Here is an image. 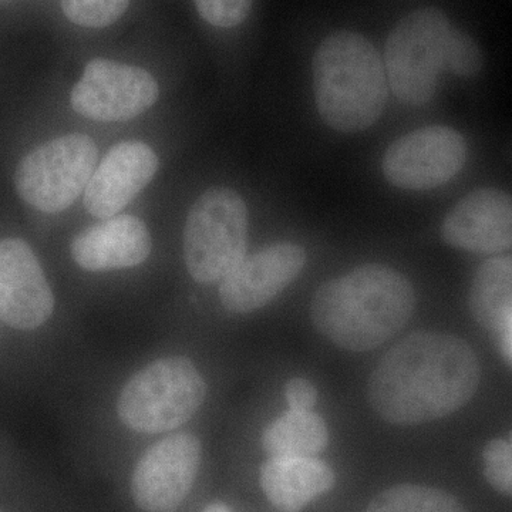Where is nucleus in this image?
<instances>
[{
	"label": "nucleus",
	"instance_id": "obj_21",
	"mask_svg": "<svg viewBox=\"0 0 512 512\" xmlns=\"http://www.w3.org/2000/svg\"><path fill=\"white\" fill-rule=\"evenodd\" d=\"M484 57L476 40L466 32L456 28L451 29L446 49L447 70L457 76H476L483 69Z\"/></svg>",
	"mask_w": 512,
	"mask_h": 512
},
{
	"label": "nucleus",
	"instance_id": "obj_15",
	"mask_svg": "<svg viewBox=\"0 0 512 512\" xmlns=\"http://www.w3.org/2000/svg\"><path fill=\"white\" fill-rule=\"evenodd\" d=\"M151 248L150 231L140 218L114 215L80 232L70 251L80 268L100 272L141 265Z\"/></svg>",
	"mask_w": 512,
	"mask_h": 512
},
{
	"label": "nucleus",
	"instance_id": "obj_2",
	"mask_svg": "<svg viewBox=\"0 0 512 512\" xmlns=\"http://www.w3.org/2000/svg\"><path fill=\"white\" fill-rule=\"evenodd\" d=\"M416 292L390 266L366 264L320 285L312 299L313 325L350 352L379 348L412 318Z\"/></svg>",
	"mask_w": 512,
	"mask_h": 512
},
{
	"label": "nucleus",
	"instance_id": "obj_24",
	"mask_svg": "<svg viewBox=\"0 0 512 512\" xmlns=\"http://www.w3.org/2000/svg\"><path fill=\"white\" fill-rule=\"evenodd\" d=\"M286 402L289 404V409L309 410L315 409L316 402H318V390L311 380L305 377H293L285 386Z\"/></svg>",
	"mask_w": 512,
	"mask_h": 512
},
{
	"label": "nucleus",
	"instance_id": "obj_23",
	"mask_svg": "<svg viewBox=\"0 0 512 512\" xmlns=\"http://www.w3.org/2000/svg\"><path fill=\"white\" fill-rule=\"evenodd\" d=\"M194 3L201 18L215 28L241 25L252 9V0H194Z\"/></svg>",
	"mask_w": 512,
	"mask_h": 512
},
{
	"label": "nucleus",
	"instance_id": "obj_12",
	"mask_svg": "<svg viewBox=\"0 0 512 512\" xmlns=\"http://www.w3.org/2000/svg\"><path fill=\"white\" fill-rule=\"evenodd\" d=\"M55 296L33 249L18 238L0 239V319L10 328H40Z\"/></svg>",
	"mask_w": 512,
	"mask_h": 512
},
{
	"label": "nucleus",
	"instance_id": "obj_9",
	"mask_svg": "<svg viewBox=\"0 0 512 512\" xmlns=\"http://www.w3.org/2000/svg\"><path fill=\"white\" fill-rule=\"evenodd\" d=\"M467 158V144L456 130L420 128L394 141L384 154V177L403 190L426 191L453 180Z\"/></svg>",
	"mask_w": 512,
	"mask_h": 512
},
{
	"label": "nucleus",
	"instance_id": "obj_17",
	"mask_svg": "<svg viewBox=\"0 0 512 512\" xmlns=\"http://www.w3.org/2000/svg\"><path fill=\"white\" fill-rule=\"evenodd\" d=\"M470 311L490 333L505 362L512 360V261L510 256L488 259L478 268L470 289Z\"/></svg>",
	"mask_w": 512,
	"mask_h": 512
},
{
	"label": "nucleus",
	"instance_id": "obj_4",
	"mask_svg": "<svg viewBox=\"0 0 512 512\" xmlns=\"http://www.w3.org/2000/svg\"><path fill=\"white\" fill-rule=\"evenodd\" d=\"M205 397L207 383L197 366L184 356L165 357L128 380L117 413L128 429L164 433L192 419Z\"/></svg>",
	"mask_w": 512,
	"mask_h": 512
},
{
	"label": "nucleus",
	"instance_id": "obj_22",
	"mask_svg": "<svg viewBox=\"0 0 512 512\" xmlns=\"http://www.w3.org/2000/svg\"><path fill=\"white\" fill-rule=\"evenodd\" d=\"M484 477L498 493L510 497L512 493L511 440L495 439L483 451Z\"/></svg>",
	"mask_w": 512,
	"mask_h": 512
},
{
	"label": "nucleus",
	"instance_id": "obj_19",
	"mask_svg": "<svg viewBox=\"0 0 512 512\" xmlns=\"http://www.w3.org/2000/svg\"><path fill=\"white\" fill-rule=\"evenodd\" d=\"M366 512H468L454 495L426 485L400 484L373 498Z\"/></svg>",
	"mask_w": 512,
	"mask_h": 512
},
{
	"label": "nucleus",
	"instance_id": "obj_16",
	"mask_svg": "<svg viewBox=\"0 0 512 512\" xmlns=\"http://www.w3.org/2000/svg\"><path fill=\"white\" fill-rule=\"evenodd\" d=\"M336 476L316 457H271L261 467L266 498L282 512H299L335 487Z\"/></svg>",
	"mask_w": 512,
	"mask_h": 512
},
{
	"label": "nucleus",
	"instance_id": "obj_25",
	"mask_svg": "<svg viewBox=\"0 0 512 512\" xmlns=\"http://www.w3.org/2000/svg\"><path fill=\"white\" fill-rule=\"evenodd\" d=\"M202 512H232L231 508L228 507L227 504L220 503V501H215V503H211L205 507V510Z\"/></svg>",
	"mask_w": 512,
	"mask_h": 512
},
{
	"label": "nucleus",
	"instance_id": "obj_8",
	"mask_svg": "<svg viewBox=\"0 0 512 512\" xmlns=\"http://www.w3.org/2000/svg\"><path fill=\"white\" fill-rule=\"evenodd\" d=\"M160 96L153 74L133 64L109 59L87 63L82 79L74 84L73 110L96 121H128L151 109Z\"/></svg>",
	"mask_w": 512,
	"mask_h": 512
},
{
	"label": "nucleus",
	"instance_id": "obj_20",
	"mask_svg": "<svg viewBox=\"0 0 512 512\" xmlns=\"http://www.w3.org/2000/svg\"><path fill=\"white\" fill-rule=\"evenodd\" d=\"M131 0H60L64 16L82 28L103 29L127 12Z\"/></svg>",
	"mask_w": 512,
	"mask_h": 512
},
{
	"label": "nucleus",
	"instance_id": "obj_7",
	"mask_svg": "<svg viewBox=\"0 0 512 512\" xmlns=\"http://www.w3.org/2000/svg\"><path fill=\"white\" fill-rule=\"evenodd\" d=\"M99 150L84 134L55 138L30 151L15 173L23 201L46 214L67 210L82 195L96 170Z\"/></svg>",
	"mask_w": 512,
	"mask_h": 512
},
{
	"label": "nucleus",
	"instance_id": "obj_18",
	"mask_svg": "<svg viewBox=\"0 0 512 512\" xmlns=\"http://www.w3.org/2000/svg\"><path fill=\"white\" fill-rule=\"evenodd\" d=\"M328 441V426L313 410L289 409L262 434V447L271 457H315Z\"/></svg>",
	"mask_w": 512,
	"mask_h": 512
},
{
	"label": "nucleus",
	"instance_id": "obj_6",
	"mask_svg": "<svg viewBox=\"0 0 512 512\" xmlns=\"http://www.w3.org/2000/svg\"><path fill=\"white\" fill-rule=\"evenodd\" d=\"M450 19L437 8H421L404 16L389 35L384 49V72L394 96L410 106H421L436 93L446 69Z\"/></svg>",
	"mask_w": 512,
	"mask_h": 512
},
{
	"label": "nucleus",
	"instance_id": "obj_1",
	"mask_svg": "<svg viewBox=\"0 0 512 512\" xmlns=\"http://www.w3.org/2000/svg\"><path fill=\"white\" fill-rule=\"evenodd\" d=\"M480 380V360L466 340L421 330L384 355L370 376L367 396L387 423L419 426L463 409Z\"/></svg>",
	"mask_w": 512,
	"mask_h": 512
},
{
	"label": "nucleus",
	"instance_id": "obj_5",
	"mask_svg": "<svg viewBox=\"0 0 512 512\" xmlns=\"http://www.w3.org/2000/svg\"><path fill=\"white\" fill-rule=\"evenodd\" d=\"M248 210L231 188H211L192 205L184 227V259L200 284L221 282L247 252Z\"/></svg>",
	"mask_w": 512,
	"mask_h": 512
},
{
	"label": "nucleus",
	"instance_id": "obj_14",
	"mask_svg": "<svg viewBox=\"0 0 512 512\" xmlns=\"http://www.w3.org/2000/svg\"><path fill=\"white\" fill-rule=\"evenodd\" d=\"M441 237L474 254H498L512 244L511 195L495 188L470 192L443 222Z\"/></svg>",
	"mask_w": 512,
	"mask_h": 512
},
{
	"label": "nucleus",
	"instance_id": "obj_13",
	"mask_svg": "<svg viewBox=\"0 0 512 512\" xmlns=\"http://www.w3.org/2000/svg\"><path fill=\"white\" fill-rule=\"evenodd\" d=\"M158 167L156 151L146 143L117 144L94 170L84 190V207L100 220L114 217L151 183Z\"/></svg>",
	"mask_w": 512,
	"mask_h": 512
},
{
	"label": "nucleus",
	"instance_id": "obj_10",
	"mask_svg": "<svg viewBox=\"0 0 512 512\" xmlns=\"http://www.w3.org/2000/svg\"><path fill=\"white\" fill-rule=\"evenodd\" d=\"M201 441L190 433L173 434L148 448L131 478V494L146 512H174L191 493L200 470Z\"/></svg>",
	"mask_w": 512,
	"mask_h": 512
},
{
	"label": "nucleus",
	"instance_id": "obj_11",
	"mask_svg": "<svg viewBox=\"0 0 512 512\" xmlns=\"http://www.w3.org/2000/svg\"><path fill=\"white\" fill-rule=\"evenodd\" d=\"M305 264V249L291 242L244 256L221 281L222 305L232 313L258 311L288 288Z\"/></svg>",
	"mask_w": 512,
	"mask_h": 512
},
{
	"label": "nucleus",
	"instance_id": "obj_3",
	"mask_svg": "<svg viewBox=\"0 0 512 512\" xmlns=\"http://www.w3.org/2000/svg\"><path fill=\"white\" fill-rule=\"evenodd\" d=\"M313 90L320 117L342 133H357L382 116L389 83L382 56L360 33L340 30L313 56Z\"/></svg>",
	"mask_w": 512,
	"mask_h": 512
}]
</instances>
